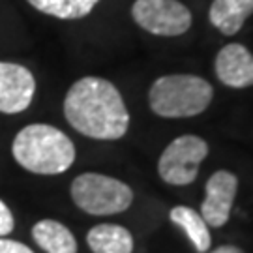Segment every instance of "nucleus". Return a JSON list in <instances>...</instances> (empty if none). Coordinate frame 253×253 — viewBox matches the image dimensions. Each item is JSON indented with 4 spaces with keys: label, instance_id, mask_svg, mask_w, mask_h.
<instances>
[{
    "label": "nucleus",
    "instance_id": "f8f14e48",
    "mask_svg": "<svg viewBox=\"0 0 253 253\" xmlns=\"http://www.w3.org/2000/svg\"><path fill=\"white\" fill-rule=\"evenodd\" d=\"M32 238L45 253H77V240L56 219H42L32 227Z\"/></svg>",
    "mask_w": 253,
    "mask_h": 253
},
{
    "label": "nucleus",
    "instance_id": "0eeeda50",
    "mask_svg": "<svg viewBox=\"0 0 253 253\" xmlns=\"http://www.w3.org/2000/svg\"><path fill=\"white\" fill-rule=\"evenodd\" d=\"M36 92L32 72L15 62H0V113L17 115L30 107Z\"/></svg>",
    "mask_w": 253,
    "mask_h": 253
},
{
    "label": "nucleus",
    "instance_id": "39448f33",
    "mask_svg": "<svg viewBox=\"0 0 253 253\" xmlns=\"http://www.w3.org/2000/svg\"><path fill=\"white\" fill-rule=\"evenodd\" d=\"M208 156V145L197 135H180L165 146L158 172L169 186H188L197 178L199 165Z\"/></svg>",
    "mask_w": 253,
    "mask_h": 253
},
{
    "label": "nucleus",
    "instance_id": "20e7f679",
    "mask_svg": "<svg viewBox=\"0 0 253 253\" xmlns=\"http://www.w3.org/2000/svg\"><path fill=\"white\" fill-rule=\"evenodd\" d=\"M75 207L90 216H113L131 207L133 191L122 180L100 172H83L70 188Z\"/></svg>",
    "mask_w": 253,
    "mask_h": 253
},
{
    "label": "nucleus",
    "instance_id": "4468645a",
    "mask_svg": "<svg viewBox=\"0 0 253 253\" xmlns=\"http://www.w3.org/2000/svg\"><path fill=\"white\" fill-rule=\"evenodd\" d=\"M27 2L40 13L62 19V21L86 17L100 4V0H27Z\"/></svg>",
    "mask_w": 253,
    "mask_h": 253
},
{
    "label": "nucleus",
    "instance_id": "f03ea898",
    "mask_svg": "<svg viewBox=\"0 0 253 253\" xmlns=\"http://www.w3.org/2000/svg\"><path fill=\"white\" fill-rule=\"evenodd\" d=\"M15 162L34 174H60L75 162V145L62 129L51 124H28L11 143Z\"/></svg>",
    "mask_w": 253,
    "mask_h": 253
},
{
    "label": "nucleus",
    "instance_id": "ddd939ff",
    "mask_svg": "<svg viewBox=\"0 0 253 253\" xmlns=\"http://www.w3.org/2000/svg\"><path fill=\"white\" fill-rule=\"evenodd\" d=\"M169 217L174 225H178L186 233V236L191 240V244L197 252L205 253L210 250L212 238H210L208 223L197 210H193L190 207H174Z\"/></svg>",
    "mask_w": 253,
    "mask_h": 253
},
{
    "label": "nucleus",
    "instance_id": "1a4fd4ad",
    "mask_svg": "<svg viewBox=\"0 0 253 253\" xmlns=\"http://www.w3.org/2000/svg\"><path fill=\"white\" fill-rule=\"evenodd\" d=\"M216 75L225 86L246 88L253 84V54L240 43H229L216 56Z\"/></svg>",
    "mask_w": 253,
    "mask_h": 253
},
{
    "label": "nucleus",
    "instance_id": "2eb2a0df",
    "mask_svg": "<svg viewBox=\"0 0 253 253\" xmlns=\"http://www.w3.org/2000/svg\"><path fill=\"white\" fill-rule=\"evenodd\" d=\"M15 227V219H13V214L9 207L0 199V236H6L13 231Z\"/></svg>",
    "mask_w": 253,
    "mask_h": 253
},
{
    "label": "nucleus",
    "instance_id": "9d476101",
    "mask_svg": "<svg viewBox=\"0 0 253 253\" xmlns=\"http://www.w3.org/2000/svg\"><path fill=\"white\" fill-rule=\"evenodd\" d=\"M253 13V0H214L210 6V23L225 36H235Z\"/></svg>",
    "mask_w": 253,
    "mask_h": 253
},
{
    "label": "nucleus",
    "instance_id": "7ed1b4c3",
    "mask_svg": "<svg viewBox=\"0 0 253 253\" xmlns=\"http://www.w3.org/2000/svg\"><path fill=\"white\" fill-rule=\"evenodd\" d=\"M214 90L203 77L190 73L163 75L148 90V105L163 118H188L201 115L210 105Z\"/></svg>",
    "mask_w": 253,
    "mask_h": 253
},
{
    "label": "nucleus",
    "instance_id": "423d86ee",
    "mask_svg": "<svg viewBox=\"0 0 253 253\" xmlns=\"http://www.w3.org/2000/svg\"><path fill=\"white\" fill-rule=\"evenodd\" d=\"M131 17L154 36H182L191 27V13L178 0H135Z\"/></svg>",
    "mask_w": 253,
    "mask_h": 253
},
{
    "label": "nucleus",
    "instance_id": "f3484780",
    "mask_svg": "<svg viewBox=\"0 0 253 253\" xmlns=\"http://www.w3.org/2000/svg\"><path fill=\"white\" fill-rule=\"evenodd\" d=\"M212 253H244V252L240 248H236V246H219Z\"/></svg>",
    "mask_w": 253,
    "mask_h": 253
},
{
    "label": "nucleus",
    "instance_id": "dca6fc26",
    "mask_svg": "<svg viewBox=\"0 0 253 253\" xmlns=\"http://www.w3.org/2000/svg\"><path fill=\"white\" fill-rule=\"evenodd\" d=\"M0 253H36L34 250H30L27 244L17 242V240H9L0 236Z\"/></svg>",
    "mask_w": 253,
    "mask_h": 253
},
{
    "label": "nucleus",
    "instance_id": "9b49d317",
    "mask_svg": "<svg viewBox=\"0 0 253 253\" xmlns=\"http://www.w3.org/2000/svg\"><path fill=\"white\" fill-rule=\"evenodd\" d=\"M86 244L92 253H131L133 236L126 227L100 223L86 233Z\"/></svg>",
    "mask_w": 253,
    "mask_h": 253
},
{
    "label": "nucleus",
    "instance_id": "6e6552de",
    "mask_svg": "<svg viewBox=\"0 0 253 253\" xmlns=\"http://www.w3.org/2000/svg\"><path fill=\"white\" fill-rule=\"evenodd\" d=\"M238 190V178L229 171L214 172L207 182V197L201 207V216L208 227H223L231 217Z\"/></svg>",
    "mask_w": 253,
    "mask_h": 253
},
{
    "label": "nucleus",
    "instance_id": "f257e3e1",
    "mask_svg": "<svg viewBox=\"0 0 253 253\" xmlns=\"http://www.w3.org/2000/svg\"><path fill=\"white\" fill-rule=\"evenodd\" d=\"M64 117L75 131L98 141H117L129 127L122 94L101 77H83L73 83L64 98Z\"/></svg>",
    "mask_w": 253,
    "mask_h": 253
}]
</instances>
